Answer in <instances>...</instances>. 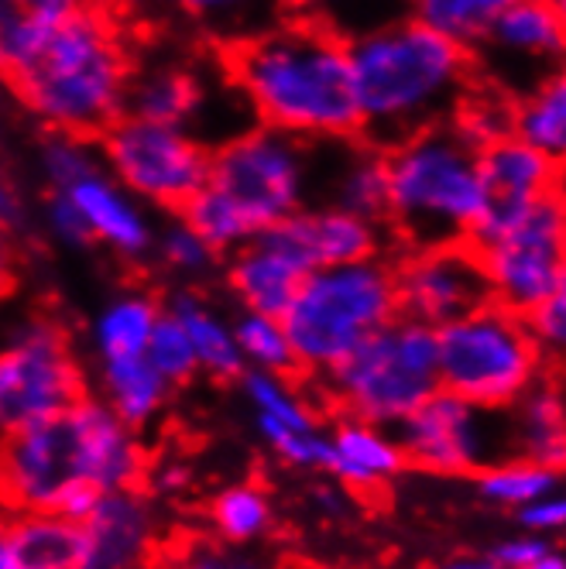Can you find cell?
I'll list each match as a JSON object with an SVG mask.
<instances>
[{
  "instance_id": "cell-26",
  "label": "cell",
  "mask_w": 566,
  "mask_h": 569,
  "mask_svg": "<svg viewBox=\"0 0 566 569\" xmlns=\"http://www.w3.org/2000/svg\"><path fill=\"white\" fill-rule=\"evenodd\" d=\"M103 363V391L107 409L125 422L128 429H145L155 422V416L166 409L172 395V385L161 378L145 353L120 357V360H100Z\"/></svg>"
},
{
  "instance_id": "cell-39",
  "label": "cell",
  "mask_w": 566,
  "mask_h": 569,
  "mask_svg": "<svg viewBox=\"0 0 566 569\" xmlns=\"http://www.w3.org/2000/svg\"><path fill=\"white\" fill-rule=\"evenodd\" d=\"M258 432L271 442V450L292 463V467H309V470H334V439L316 432H292L271 419L258 416Z\"/></svg>"
},
{
  "instance_id": "cell-19",
  "label": "cell",
  "mask_w": 566,
  "mask_h": 569,
  "mask_svg": "<svg viewBox=\"0 0 566 569\" xmlns=\"http://www.w3.org/2000/svg\"><path fill=\"white\" fill-rule=\"evenodd\" d=\"M56 192L69 196V202L83 217L90 237L107 243L120 258H145L155 248V227L141 207V199H135L120 186L107 172V166L87 172L83 179H76L72 186Z\"/></svg>"
},
{
  "instance_id": "cell-42",
  "label": "cell",
  "mask_w": 566,
  "mask_h": 569,
  "mask_svg": "<svg viewBox=\"0 0 566 569\" xmlns=\"http://www.w3.org/2000/svg\"><path fill=\"white\" fill-rule=\"evenodd\" d=\"M166 569H271L255 556H240L220 546H207V542H192L182 552H176L169 559Z\"/></svg>"
},
{
  "instance_id": "cell-30",
  "label": "cell",
  "mask_w": 566,
  "mask_h": 569,
  "mask_svg": "<svg viewBox=\"0 0 566 569\" xmlns=\"http://www.w3.org/2000/svg\"><path fill=\"white\" fill-rule=\"evenodd\" d=\"M158 316H161V306L151 296L131 292V296L113 299L93 322V343H97L100 360L145 353Z\"/></svg>"
},
{
  "instance_id": "cell-50",
  "label": "cell",
  "mask_w": 566,
  "mask_h": 569,
  "mask_svg": "<svg viewBox=\"0 0 566 569\" xmlns=\"http://www.w3.org/2000/svg\"><path fill=\"white\" fill-rule=\"evenodd\" d=\"M14 284V233L0 227V296H8Z\"/></svg>"
},
{
  "instance_id": "cell-54",
  "label": "cell",
  "mask_w": 566,
  "mask_h": 569,
  "mask_svg": "<svg viewBox=\"0 0 566 569\" xmlns=\"http://www.w3.org/2000/svg\"><path fill=\"white\" fill-rule=\"evenodd\" d=\"M0 569H11V549H8V518L0 515Z\"/></svg>"
},
{
  "instance_id": "cell-40",
  "label": "cell",
  "mask_w": 566,
  "mask_h": 569,
  "mask_svg": "<svg viewBox=\"0 0 566 569\" xmlns=\"http://www.w3.org/2000/svg\"><path fill=\"white\" fill-rule=\"evenodd\" d=\"M155 248H158L161 261H166L169 268H176V271H182V274H203L217 261L210 243L199 237L182 217L169 230H161V237L155 240Z\"/></svg>"
},
{
  "instance_id": "cell-27",
  "label": "cell",
  "mask_w": 566,
  "mask_h": 569,
  "mask_svg": "<svg viewBox=\"0 0 566 569\" xmlns=\"http://www.w3.org/2000/svg\"><path fill=\"white\" fill-rule=\"evenodd\" d=\"M166 312L176 316L179 327L186 330L199 371H207L214 378H224V381H234V378L245 375L248 363H245V357H240V350H237L234 327H230L227 319H220L203 299L192 296V292H179V296H172Z\"/></svg>"
},
{
  "instance_id": "cell-8",
  "label": "cell",
  "mask_w": 566,
  "mask_h": 569,
  "mask_svg": "<svg viewBox=\"0 0 566 569\" xmlns=\"http://www.w3.org/2000/svg\"><path fill=\"white\" fill-rule=\"evenodd\" d=\"M207 186L258 237L309 207V141L255 124L210 151Z\"/></svg>"
},
{
  "instance_id": "cell-22",
  "label": "cell",
  "mask_w": 566,
  "mask_h": 569,
  "mask_svg": "<svg viewBox=\"0 0 566 569\" xmlns=\"http://www.w3.org/2000/svg\"><path fill=\"white\" fill-rule=\"evenodd\" d=\"M227 274H230V289L245 302L248 312L281 319L309 271L286 248H278L268 233H258L245 248L234 251Z\"/></svg>"
},
{
  "instance_id": "cell-10",
  "label": "cell",
  "mask_w": 566,
  "mask_h": 569,
  "mask_svg": "<svg viewBox=\"0 0 566 569\" xmlns=\"http://www.w3.org/2000/svg\"><path fill=\"white\" fill-rule=\"evenodd\" d=\"M83 398V375L66 333L49 319H28L0 350V436L42 426Z\"/></svg>"
},
{
  "instance_id": "cell-44",
  "label": "cell",
  "mask_w": 566,
  "mask_h": 569,
  "mask_svg": "<svg viewBox=\"0 0 566 569\" xmlns=\"http://www.w3.org/2000/svg\"><path fill=\"white\" fill-rule=\"evenodd\" d=\"M518 521L522 528H529L533 536H549V532H559L563 521H566V501L559 491L553 495H543L529 505L518 508Z\"/></svg>"
},
{
  "instance_id": "cell-51",
  "label": "cell",
  "mask_w": 566,
  "mask_h": 569,
  "mask_svg": "<svg viewBox=\"0 0 566 569\" xmlns=\"http://www.w3.org/2000/svg\"><path fill=\"white\" fill-rule=\"evenodd\" d=\"M312 501L322 508V515H340V508H344V495H340V487H334V483L316 487V491H312Z\"/></svg>"
},
{
  "instance_id": "cell-41",
  "label": "cell",
  "mask_w": 566,
  "mask_h": 569,
  "mask_svg": "<svg viewBox=\"0 0 566 569\" xmlns=\"http://www.w3.org/2000/svg\"><path fill=\"white\" fill-rule=\"evenodd\" d=\"M522 319L543 353H563V347H566V292L549 296L546 302L529 309Z\"/></svg>"
},
{
  "instance_id": "cell-23",
  "label": "cell",
  "mask_w": 566,
  "mask_h": 569,
  "mask_svg": "<svg viewBox=\"0 0 566 569\" xmlns=\"http://www.w3.org/2000/svg\"><path fill=\"white\" fill-rule=\"evenodd\" d=\"M409 463L401 457V446L378 426L340 419L334 432V470L344 491H378L385 480L401 473Z\"/></svg>"
},
{
  "instance_id": "cell-46",
  "label": "cell",
  "mask_w": 566,
  "mask_h": 569,
  "mask_svg": "<svg viewBox=\"0 0 566 569\" xmlns=\"http://www.w3.org/2000/svg\"><path fill=\"white\" fill-rule=\"evenodd\" d=\"M100 491H93L90 483H72L69 491L59 498V505H56V515L59 518H66V521H76V525H83L90 515H93V508L100 505Z\"/></svg>"
},
{
  "instance_id": "cell-20",
  "label": "cell",
  "mask_w": 566,
  "mask_h": 569,
  "mask_svg": "<svg viewBox=\"0 0 566 569\" xmlns=\"http://www.w3.org/2000/svg\"><path fill=\"white\" fill-rule=\"evenodd\" d=\"M155 542V515L141 491L103 495L83 521V556L72 569H141Z\"/></svg>"
},
{
  "instance_id": "cell-11",
  "label": "cell",
  "mask_w": 566,
  "mask_h": 569,
  "mask_svg": "<svg viewBox=\"0 0 566 569\" xmlns=\"http://www.w3.org/2000/svg\"><path fill=\"white\" fill-rule=\"evenodd\" d=\"M488 274L491 302L525 316L556 292H566V207L553 192L505 233L474 248Z\"/></svg>"
},
{
  "instance_id": "cell-18",
  "label": "cell",
  "mask_w": 566,
  "mask_h": 569,
  "mask_svg": "<svg viewBox=\"0 0 566 569\" xmlns=\"http://www.w3.org/2000/svg\"><path fill=\"white\" fill-rule=\"evenodd\" d=\"M322 148L330 151V161H319L309 141V186L322 182V189L330 192L322 202H316V207H337L364 220L385 223V213H388L385 151L357 134L322 141Z\"/></svg>"
},
{
  "instance_id": "cell-35",
  "label": "cell",
  "mask_w": 566,
  "mask_h": 569,
  "mask_svg": "<svg viewBox=\"0 0 566 569\" xmlns=\"http://www.w3.org/2000/svg\"><path fill=\"white\" fill-rule=\"evenodd\" d=\"M207 515H210L214 532L230 546L255 542L271 528V501L255 483L227 487V491L214 498Z\"/></svg>"
},
{
  "instance_id": "cell-49",
  "label": "cell",
  "mask_w": 566,
  "mask_h": 569,
  "mask_svg": "<svg viewBox=\"0 0 566 569\" xmlns=\"http://www.w3.org/2000/svg\"><path fill=\"white\" fill-rule=\"evenodd\" d=\"M151 483L158 487L161 495H179V491H186V487L192 483V467L189 463H179V460H169L166 467L155 473Z\"/></svg>"
},
{
  "instance_id": "cell-4",
  "label": "cell",
  "mask_w": 566,
  "mask_h": 569,
  "mask_svg": "<svg viewBox=\"0 0 566 569\" xmlns=\"http://www.w3.org/2000/svg\"><path fill=\"white\" fill-rule=\"evenodd\" d=\"M477 141L457 124L436 128L385 151L388 166V213L385 223L413 251L460 243L480 217Z\"/></svg>"
},
{
  "instance_id": "cell-12",
  "label": "cell",
  "mask_w": 566,
  "mask_h": 569,
  "mask_svg": "<svg viewBox=\"0 0 566 569\" xmlns=\"http://www.w3.org/2000/svg\"><path fill=\"white\" fill-rule=\"evenodd\" d=\"M502 409H480L454 391L429 395L419 409L395 426V442L409 467L429 473H480L508 453L515 436L512 419H498Z\"/></svg>"
},
{
  "instance_id": "cell-24",
  "label": "cell",
  "mask_w": 566,
  "mask_h": 569,
  "mask_svg": "<svg viewBox=\"0 0 566 569\" xmlns=\"http://www.w3.org/2000/svg\"><path fill=\"white\" fill-rule=\"evenodd\" d=\"M90 0H0V76L24 69Z\"/></svg>"
},
{
  "instance_id": "cell-37",
  "label": "cell",
  "mask_w": 566,
  "mask_h": 569,
  "mask_svg": "<svg viewBox=\"0 0 566 569\" xmlns=\"http://www.w3.org/2000/svg\"><path fill=\"white\" fill-rule=\"evenodd\" d=\"M145 357H148L151 368L161 378H166L169 385H186L199 371V363H196V353H192V343H189L186 330L179 327V319L169 316L166 309H161V316L155 319V330L148 337Z\"/></svg>"
},
{
  "instance_id": "cell-31",
  "label": "cell",
  "mask_w": 566,
  "mask_h": 569,
  "mask_svg": "<svg viewBox=\"0 0 566 569\" xmlns=\"http://www.w3.org/2000/svg\"><path fill=\"white\" fill-rule=\"evenodd\" d=\"M512 0H409V18L474 52Z\"/></svg>"
},
{
  "instance_id": "cell-25",
  "label": "cell",
  "mask_w": 566,
  "mask_h": 569,
  "mask_svg": "<svg viewBox=\"0 0 566 569\" xmlns=\"http://www.w3.org/2000/svg\"><path fill=\"white\" fill-rule=\"evenodd\" d=\"M11 569H72L83 556V525L56 511H21L8 521Z\"/></svg>"
},
{
  "instance_id": "cell-3",
  "label": "cell",
  "mask_w": 566,
  "mask_h": 569,
  "mask_svg": "<svg viewBox=\"0 0 566 569\" xmlns=\"http://www.w3.org/2000/svg\"><path fill=\"white\" fill-rule=\"evenodd\" d=\"M131 49L113 14L87 4L11 76L21 103L49 131L100 138L128 107Z\"/></svg>"
},
{
  "instance_id": "cell-33",
  "label": "cell",
  "mask_w": 566,
  "mask_h": 569,
  "mask_svg": "<svg viewBox=\"0 0 566 569\" xmlns=\"http://www.w3.org/2000/svg\"><path fill=\"white\" fill-rule=\"evenodd\" d=\"M234 340H237V350L245 357V363L255 371H268L278 378H292L299 371L289 333L281 327V319H275V316L245 309V316L234 322Z\"/></svg>"
},
{
  "instance_id": "cell-29",
  "label": "cell",
  "mask_w": 566,
  "mask_h": 569,
  "mask_svg": "<svg viewBox=\"0 0 566 569\" xmlns=\"http://www.w3.org/2000/svg\"><path fill=\"white\" fill-rule=\"evenodd\" d=\"M512 134L553 161L566 154V79L549 76L536 90L512 100Z\"/></svg>"
},
{
  "instance_id": "cell-38",
  "label": "cell",
  "mask_w": 566,
  "mask_h": 569,
  "mask_svg": "<svg viewBox=\"0 0 566 569\" xmlns=\"http://www.w3.org/2000/svg\"><path fill=\"white\" fill-rule=\"evenodd\" d=\"M103 166V154L100 144L93 138H76V134H59L52 131L49 141L42 144V172L56 189L72 186L76 179H83L87 172Z\"/></svg>"
},
{
  "instance_id": "cell-6",
  "label": "cell",
  "mask_w": 566,
  "mask_h": 569,
  "mask_svg": "<svg viewBox=\"0 0 566 569\" xmlns=\"http://www.w3.org/2000/svg\"><path fill=\"white\" fill-rule=\"evenodd\" d=\"M327 378L347 419L395 429L439 391L436 330L409 316H395L360 340Z\"/></svg>"
},
{
  "instance_id": "cell-17",
  "label": "cell",
  "mask_w": 566,
  "mask_h": 569,
  "mask_svg": "<svg viewBox=\"0 0 566 569\" xmlns=\"http://www.w3.org/2000/svg\"><path fill=\"white\" fill-rule=\"evenodd\" d=\"M265 233L278 248H286L306 271L368 261L381 251V223L337 207H302Z\"/></svg>"
},
{
  "instance_id": "cell-52",
  "label": "cell",
  "mask_w": 566,
  "mask_h": 569,
  "mask_svg": "<svg viewBox=\"0 0 566 569\" xmlns=\"http://www.w3.org/2000/svg\"><path fill=\"white\" fill-rule=\"evenodd\" d=\"M439 569H502L491 556H457V559H447Z\"/></svg>"
},
{
  "instance_id": "cell-5",
  "label": "cell",
  "mask_w": 566,
  "mask_h": 569,
  "mask_svg": "<svg viewBox=\"0 0 566 569\" xmlns=\"http://www.w3.org/2000/svg\"><path fill=\"white\" fill-rule=\"evenodd\" d=\"M395 316V264L378 254L309 271L281 316V327L289 333L299 371L327 375Z\"/></svg>"
},
{
  "instance_id": "cell-28",
  "label": "cell",
  "mask_w": 566,
  "mask_h": 569,
  "mask_svg": "<svg viewBox=\"0 0 566 569\" xmlns=\"http://www.w3.org/2000/svg\"><path fill=\"white\" fill-rule=\"evenodd\" d=\"M515 439L522 446V460H536L563 470L566 460V419H563V395L549 381H536L518 401Z\"/></svg>"
},
{
  "instance_id": "cell-21",
  "label": "cell",
  "mask_w": 566,
  "mask_h": 569,
  "mask_svg": "<svg viewBox=\"0 0 566 569\" xmlns=\"http://www.w3.org/2000/svg\"><path fill=\"white\" fill-rule=\"evenodd\" d=\"M125 113L155 120V124H172L199 141L203 120L214 113V83L199 76L192 66L158 62L131 72L128 107Z\"/></svg>"
},
{
  "instance_id": "cell-55",
  "label": "cell",
  "mask_w": 566,
  "mask_h": 569,
  "mask_svg": "<svg viewBox=\"0 0 566 569\" xmlns=\"http://www.w3.org/2000/svg\"><path fill=\"white\" fill-rule=\"evenodd\" d=\"M286 569H327V566H319V562H289Z\"/></svg>"
},
{
  "instance_id": "cell-45",
  "label": "cell",
  "mask_w": 566,
  "mask_h": 569,
  "mask_svg": "<svg viewBox=\"0 0 566 569\" xmlns=\"http://www.w3.org/2000/svg\"><path fill=\"white\" fill-rule=\"evenodd\" d=\"M553 546L543 539V536H533V532H525V536H512V539H505L495 552H491V559L502 566V569H518V566H529V562H536L539 556H546Z\"/></svg>"
},
{
  "instance_id": "cell-14",
  "label": "cell",
  "mask_w": 566,
  "mask_h": 569,
  "mask_svg": "<svg viewBox=\"0 0 566 569\" xmlns=\"http://www.w3.org/2000/svg\"><path fill=\"white\" fill-rule=\"evenodd\" d=\"M72 483H83L79 442L69 412L0 436V505L14 511H56Z\"/></svg>"
},
{
  "instance_id": "cell-34",
  "label": "cell",
  "mask_w": 566,
  "mask_h": 569,
  "mask_svg": "<svg viewBox=\"0 0 566 569\" xmlns=\"http://www.w3.org/2000/svg\"><path fill=\"white\" fill-rule=\"evenodd\" d=\"M477 491L491 505L505 508H522L543 495L559 491V470L536 463V460H508V463H491L477 473Z\"/></svg>"
},
{
  "instance_id": "cell-9",
  "label": "cell",
  "mask_w": 566,
  "mask_h": 569,
  "mask_svg": "<svg viewBox=\"0 0 566 569\" xmlns=\"http://www.w3.org/2000/svg\"><path fill=\"white\" fill-rule=\"evenodd\" d=\"M97 144L107 172L135 199L161 210L182 213L186 202L210 179V148L172 124L125 113Z\"/></svg>"
},
{
  "instance_id": "cell-43",
  "label": "cell",
  "mask_w": 566,
  "mask_h": 569,
  "mask_svg": "<svg viewBox=\"0 0 566 569\" xmlns=\"http://www.w3.org/2000/svg\"><path fill=\"white\" fill-rule=\"evenodd\" d=\"M46 227L59 243H66V248H87V243H93L83 217H79V210L62 192H52L46 202Z\"/></svg>"
},
{
  "instance_id": "cell-47",
  "label": "cell",
  "mask_w": 566,
  "mask_h": 569,
  "mask_svg": "<svg viewBox=\"0 0 566 569\" xmlns=\"http://www.w3.org/2000/svg\"><path fill=\"white\" fill-rule=\"evenodd\" d=\"M24 223H28L24 196H21V189L8 179V172L0 169V227L11 230V233H18V230H24Z\"/></svg>"
},
{
  "instance_id": "cell-7",
  "label": "cell",
  "mask_w": 566,
  "mask_h": 569,
  "mask_svg": "<svg viewBox=\"0 0 566 569\" xmlns=\"http://www.w3.org/2000/svg\"><path fill=\"white\" fill-rule=\"evenodd\" d=\"M436 347L439 388L480 409H512L539 381L546 363L525 319L498 302L439 327Z\"/></svg>"
},
{
  "instance_id": "cell-57",
  "label": "cell",
  "mask_w": 566,
  "mask_h": 569,
  "mask_svg": "<svg viewBox=\"0 0 566 569\" xmlns=\"http://www.w3.org/2000/svg\"><path fill=\"white\" fill-rule=\"evenodd\" d=\"M90 4H100V8H107V0H90Z\"/></svg>"
},
{
  "instance_id": "cell-53",
  "label": "cell",
  "mask_w": 566,
  "mask_h": 569,
  "mask_svg": "<svg viewBox=\"0 0 566 569\" xmlns=\"http://www.w3.org/2000/svg\"><path fill=\"white\" fill-rule=\"evenodd\" d=\"M518 569H566V559H563V552L549 549V552H546V556H539L536 562H529V566H518Z\"/></svg>"
},
{
  "instance_id": "cell-1",
  "label": "cell",
  "mask_w": 566,
  "mask_h": 569,
  "mask_svg": "<svg viewBox=\"0 0 566 569\" xmlns=\"http://www.w3.org/2000/svg\"><path fill=\"white\" fill-rule=\"evenodd\" d=\"M234 87L258 124L302 141L354 138L360 131L347 34L316 18H281L227 46Z\"/></svg>"
},
{
  "instance_id": "cell-32",
  "label": "cell",
  "mask_w": 566,
  "mask_h": 569,
  "mask_svg": "<svg viewBox=\"0 0 566 569\" xmlns=\"http://www.w3.org/2000/svg\"><path fill=\"white\" fill-rule=\"evenodd\" d=\"M176 4L203 28L227 34V46H237L271 28L286 11L281 0H176Z\"/></svg>"
},
{
  "instance_id": "cell-36",
  "label": "cell",
  "mask_w": 566,
  "mask_h": 569,
  "mask_svg": "<svg viewBox=\"0 0 566 569\" xmlns=\"http://www.w3.org/2000/svg\"><path fill=\"white\" fill-rule=\"evenodd\" d=\"M240 385H245V395L251 398V405L258 409L261 419H271V422L286 426L292 432H316L319 429L312 409L289 388V378L245 368Z\"/></svg>"
},
{
  "instance_id": "cell-13",
  "label": "cell",
  "mask_w": 566,
  "mask_h": 569,
  "mask_svg": "<svg viewBox=\"0 0 566 569\" xmlns=\"http://www.w3.org/2000/svg\"><path fill=\"white\" fill-rule=\"evenodd\" d=\"M566 49V18L546 0H512L484 42L470 52L474 66L491 69L488 83L512 93H529L549 76H559Z\"/></svg>"
},
{
  "instance_id": "cell-2",
  "label": "cell",
  "mask_w": 566,
  "mask_h": 569,
  "mask_svg": "<svg viewBox=\"0 0 566 569\" xmlns=\"http://www.w3.org/2000/svg\"><path fill=\"white\" fill-rule=\"evenodd\" d=\"M360 138L391 151L454 120L474 87L470 52L413 18H391L347 38Z\"/></svg>"
},
{
  "instance_id": "cell-15",
  "label": "cell",
  "mask_w": 566,
  "mask_h": 569,
  "mask_svg": "<svg viewBox=\"0 0 566 569\" xmlns=\"http://www.w3.org/2000/svg\"><path fill=\"white\" fill-rule=\"evenodd\" d=\"M395 296L398 316L426 322L433 330L491 302L488 274L467 240L423 248L401 258L395 264Z\"/></svg>"
},
{
  "instance_id": "cell-48",
  "label": "cell",
  "mask_w": 566,
  "mask_h": 569,
  "mask_svg": "<svg viewBox=\"0 0 566 569\" xmlns=\"http://www.w3.org/2000/svg\"><path fill=\"white\" fill-rule=\"evenodd\" d=\"M281 4H286V11H292V14L316 18V21L334 28L337 11H354V8L364 4V0H281Z\"/></svg>"
},
{
  "instance_id": "cell-16",
  "label": "cell",
  "mask_w": 566,
  "mask_h": 569,
  "mask_svg": "<svg viewBox=\"0 0 566 569\" xmlns=\"http://www.w3.org/2000/svg\"><path fill=\"white\" fill-rule=\"evenodd\" d=\"M477 182H480V217L467 237L470 248H484L488 240L518 223L533 207L559 186V161L522 144L515 134H502L477 148Z\"/></svg>"
},
{
  "instance_id": "cell-56",
  "label": "cell",
  "mask_w": 566,
  "mask_h": 569,
  "mask_svg": "<svg viewBox=\"0 0 566 569\" xmlns=\"http://www.w3.org/2000/svg\"><path fill=\"white\" fill-rule=\"evenodd\" d=\"M546 4H553V8H559V11H566V0H546Z\"/></svg>"
}]
</instances>
